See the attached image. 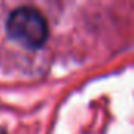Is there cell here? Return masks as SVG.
Listing matches in <instances>:
<instances>
[{
	"label": "cell",
	"mask_w": 134,
	"mask_h": 134,
	"mask_svg": "<svg viewBox=\"0 0 134 134\" xmlns=\"http://www.w3.org/2000/svg\"><path fill=\"white\" fill-rule=\"evenodd\" d=\"M7 36L29 51H40L51 35L47 18L35 7L22 5L10 11L5 21Z\"/></svg>",
	"instance_id": "1"
},
{
	"label": "cell",
	"mask_w": 134,
	"mask_h": 134,
	"mask_svg": "<svg viewBox=\"0 0 134 134\" xmlns=\"http://www.w3.org/2000/svg\"><path fill=\"white\" fill-rule=\"evenodd\" d=\"M0 134H10V131L7 129V126H3V125H0Z\"/></svg>",
	"instance_id": "2"
}]
</instances>
